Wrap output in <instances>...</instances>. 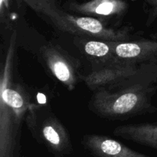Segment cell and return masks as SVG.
<instances>
[{"mask_svg":"<svg viewBox=\"0 0 157 157\" xmlns=\"http://www.w3.org/2000/svg\"><path fill=\"white\" fill-rule=\"evenodd\" d=\"M17 32L10 36L0 78V157H14L20 128L35 104L13 78Z\"/></svg>","mask_w":157,"mask_h":157,"instance_id":"cell-1","label":"cell"},{"mask_svg":"<svg viewBox=\"0 0 157 157\" xmlns=\"http://www.w3.org/2000/svg\"><path fill=\"white\" fill-rule=\"evenodd\" d=\"M35 13L55 29L79 38L113 41H128V28H110L102 20L74 15L63 9L58 0H21Z\"/></svg>","mask_w":157,"mask_h":157,"instance_id":"cell-2","label":"cell"},{"mask_svg":"<svg viewBox=\"0 0 157 157\" xmlns=\"http://www.w3.org/2000/svg\"><path fill=\"white\" fill-rule=\"evenodd\" d=\"M156 91L157 85L150 84H137L114 90L99 89L91 97L89 107L101 117L127 119L156 111L157 109L152 104V99Z\"/></svg>","mask_w":157,"mask_h":157,"instance_id":"cell-3","label":"cell"},{"mask_svg":"<svg viewBox=\"0 0 157 157\" xmlns=\"http://www.w3.org/2000/svg\"><path fill=\"white\" fill-rule=\"evenodd\" d=\"M34 105L26 117V121L32 134L56 157H64L72 151L68 131L62 123L53 114L38 119Z\"/></svg>","mask_w":157,"mask_h":157,"instance_id":"cell-4","label":"cell"},{"mask_svg":"<svg viewBox=\"0 0 157 157\" xmlns=\"http://www.w3.org/2000/svg\"><path fill=\"white\" fill-rule=\"evenodd\" d=\"M41 55L53 76L69 90L78 83V70L74 59L63 49L52 43L41 48Z\"/></svg>","mask_w":157,"mask_h":157,"instance_id":"cell-5","label":"cell"},{"mask_svg":"<svg viewBox=\"0 0 157 157\" xmlns=\"http://www.w3.org/2000/svg\"><path fill=\"white\" fill-rule=\"evenodd\" d=\"M145 63H114L97 68L84 77V81L87 87L93 91L107 88L136 75Z\"/></svg>","mask_w":157,"mask_h":157,"instance_id":"cell-6","label":"cell"},{"mask_svg":"<svg viewBox=\"0 0 157 157\" xmlns=\"http://www.w3.org/2000/svg\"><path fill=\"white\" fill-rule=\"evenodd\" d=\"M82 144L94 157H150L103 135H85L82 139Z\"/></svg>","mask_w":157,"mask_h":157,"instance_id":"cell-7","label":"cell"},{"mask_svg":"<svg viewBox=\"0 0 157 157\" xmlns=\"http://www.w3.org/2000/svg\"><path fill=\"white\" fill-rule=\"evenodd\" d=\"M67 4L71 12L100 20L121 16L128 9V4L124 0H90L84 2L71 0Z\"/></svg>","mask_w":157,"mask_h":157,"instance_id":"cell-8","label":"cell"},{"mask_svg":"<svg viewBox=\"0 0 157 157\" xmlns=\"http://www.w3.org/2000/svg\"><path fill=\"white\" fill-rule=\"evenodd\" d=\"M114 53L118 62L145 63L157 60V40L116 42Z\"/></svg>","mask_w":157,"mask_h":157,"instance_id":"cell-9","label":"cell"},{"mask_svg":"<svg viewBox=\"0 0 157 157\" xmlns=\"http://www.w3.org/2000/svg\"><path fill=\"white\" fill-rule=\"evenodd\" d=\"M75 42L84 55L98 65V68L118 62L114 53L117 41L77 37Z\"/></svg>","mask_w":157,"mask_h":157,"instance_id":"cell-10","label":"cell"},{"mask_svg":"<svg viewBox=\"0 0 157 157\" xmlns=\"http://www.w3.org/2000/svg\"><path fill=\"white\" fill-rule=\"evenodd\" d=\"M114 136L157 150V121L117 127Z\"/></svg>","mask_w":157,"mask_h":157,"instance_id":"cell-11","label":"cell"},{"mask_svg":"<svg viewBox=\"0 0 157 157\" xmlns=\"http://www.w3.org/2000/svg\"><path fill=\"white\" fill-rule=\"evenodd\" d=\"M144 3L147 6L150 18H157V0H144Z\"/></svg>","mask_w":157,"mask_h":157,"instance_id":"cell-12","label":"cell"}]
</instances>
